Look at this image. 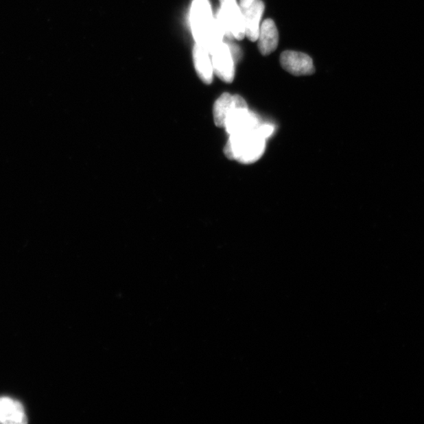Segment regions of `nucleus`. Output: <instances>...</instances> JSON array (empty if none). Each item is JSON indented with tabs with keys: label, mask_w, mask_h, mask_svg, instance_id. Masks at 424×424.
Segmentation results:
<instances>
[{
	"label": "nucleus",
	"mask_w": 424,
	"mask_h": 424,
	"mask_svg": "<svg viewBox=\"0 0 424 424\" xmlns=\"http://www.w3.org/2000/svg\"><path fill=\"white\" fill-rule=\"evenodd\" d=\"M189 21L196 43L204 47L210 54L224 42V35L212 14L209 0H193Z\"/></svg>",
	"instance_id": "1"
},
{
	"label": "nucleus",
	"mask_w": 424,
	"mask_h": 424,
	"mask_svg": "<svg viewBox=\"0 0 424 424\" xmlns=\"http://www.w3.org/2000/svg\"><path fill=\"white\" fill-rule=\"evenodd\" d=\"M266 140L257 129L230 135L224 150L225 154L228 158L236 160L242 164H252L263 155Z\"/></svg>",
	"instance_id": "2"
},
{
	"label": "nucleus",
	"mask_w": 424,
	"mask_h": 424,
	"mask_svg": "<svg viewBox=\"0 0 424 424\" xmlns=\"http://www.w3.org/2000/svg\"><path fill=\"white\" fill-rule=\"evenodd\" d=\"M260 124L258 117L249 110L246 100L240 95H233V105L224 124L227 133L232 135L252 132Z\"/></svg>",
	"instance_id": "3"
},
{
	"label": "nucleus",
	"mask_w": 424,
	"mask_h": 424,
	"mask_svg": "<svg viewBox=\"0 0 424 424\" xmlns=\"http://www.w3.org/2000/svg\"><path fill=\"white\" fill-rule=\"evenodd\" d=\"M220 9L216 14V23L222 34L241 40L246 37L242 10L237 0H220Z\"/></svg>",
	"instance_id": "4"
},
{
	"label": "nucleus",
	"mask_w": 424,
	"mask_h": 424,
	"mask_svg": "<svg viewBox=\"0 0 424 424\" xmlns=\"http://www.w3.org/2000/svg\"><path fill=\"white\" fill-rule=\"evenodd\" d=\"M214 72L226 83H232L235 79V58L231 47L222 42L211 54Z\"/></svg>",
	"instance_id": "5"
},
{
	"label": "nucleus",
	"mask_w": 424,
	"mask_h": 424,
	"mask_svg": "<svg viewBox=\"0 0 424 424\" xmlns=\"http://www.w3.org/2000/svg\"><path fill=\"white\" fill-rule=\"evenodd\" d=\"M280 62L283 69L297 77L314 73L313 60L306 54L286 51L281 54Z\"/></svg>",
	"instance_id": "6"
},
{
	"label": "nucleus",
	"mask_w": 424,
	"mask_h": 424,
	"mask_svg": "<svg viewBox=\"0 0 424 424\" xmlns=\"http://www.w3.org/2000/svg\"><path fill=\"white\" fill-rule=\"evenodd\" d=\"M265 5L262 0H255V2L247 9L242 10L244 17L246 36L250 41H257L260 21L264 12Z\"/></svg>",
	"instance_id": "7"
},
{
	"label": "nucleus",
	"mask_w": 424,
	"mask_h": 424,
	"mask_svg": "<svg viewBox=\"0 0 424 424\" xmlns=\"http://www.w3.org/2000/svg\"><path fill=\"white\" fill-rule=\"evenodd\" d=\"M257 40L259 50L263 56H269L276 50L279 46V34L273 20L266 19L260 25Z\"/></svg>",
	"instance_id": "8"
},
{
	"label": "nucleus",
	"mask_w": 424,
	"mask_h": 424,
	"mask_svg": "<svg viewBox=\"0 0 424 424\" xmlns=\"http://www.w3.org/2000/svg\"><path fill=\"white\" fill-rule=\"evenodd\" d=\"M27 417L19 401L3 397L0 398V423L24 424Z\"/></svg>",
	"instance_id": "9"
},
{
	"label": "nucleus",
	"mask_w": 424,
	"mask_h": 424,
	"mask_svg": "<svg viewBox=\"0 0 424 424\" xmlns=\"http://www.w3.org/2000/svg\"><path fill=\"white\" fill-rule=\"evenodd\" d=\"M210 56L207 49L196 43L193 51L195 69L200 80L206 84H211L213 80L214 69Z\"/></svg>",
	"instance_id": "10"
},
{
	"label": "nucleus",
	"mask_w": 424,
	"mask_h": 424,
	"mask_svg": "<svg viewBox=\"0 0 424 424\" xmlns=\"http://www.w3.org/2000/svg\"><path fill=\"white\" fill-rule=\"evenodd\" d=\"M233 105V95L229 93L222 94L215 103L214 121L217 126L224 128L227 114Z\"/></svg>",
	"instance_id": "11"
},
{
	"label": "nucleus",
	"mask_w": 424,
	"mask_h": 424,
	"mask_svg": "<svg viewBox=\"0 0 424 424\" xmlns=\"http://www.w3.org/2000/svg\"><path fill=\"white\" fill-rule=\"evenodd\" d=\"M274 127L269 123H261L257 128L258 132L266 139L270 137L274 132Z\"/></svg>",
	"instance_id": "12"
},
{
	"label": "nucleus",
	"mask_w": 424,
	"mask_h": 424,
	"mask_svg": "<svg viewBox=\"0 0 424 424\" xmlns=\"http://www.w3.org/2000/svg\"><path fill=\"white\" fill-rule=\"evenodd\" d=\"M255 2V0H240V8L242 10L247 9Z\"/></svg>",
	"instance_id": "13"
}]
</instances>
